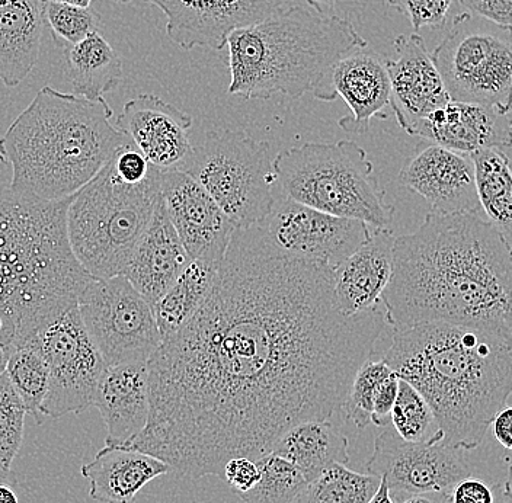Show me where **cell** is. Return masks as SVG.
<instances>
[{"instance_id":"6da1fadb","label":"cell","mask_w":512,"mask_h":503,"mask_svg":"<svg viewBox=\"0 0 512 503\" xmlns=\"http://www.w3.org/2000/svg\"><path fill=\"white\" fill-rule=\"evenodd\" d=\"M387 326L382 309L339 310L334 271L236 229L213 291L150 358V416L128 448L181 477L223 479L267 456L288 429L328 421Z\"/></svg>"},{"instance_id":"7a4b0ae2","label":"cell","mask_w":512,"mask_h":503,"mask_svg":"<svg viewBox=\"0 0 512 503\" xmlns=\"http://www.w3.org/2000/svg\"><path fill=\"white\" fill-rule=\"evenodd\" d=\"M382 303L393 331L450 323L512 345V253L479 213L430 211L415 233L396 237Z\"/></svg>"},{"instance_id":"3957f363","label":"cell","mask_w":512,"mask_h":503,"mask_svg":"<svg viewBox=\"0 0 512 503\" xmlns=\"http://www.w3.org/2000/svg\"><path fill=\"white\" fill-rule=\"evenodd\" d=\"M382 360L425 397L459 450L482 444L512 394L511 342L479 329L432 322L393 331Z\"/></svg>"},{"instance_id":"277c9868","label":"cell","mask_w":512,"mask_h":503,"mask_svg":"<svg viewBox=\"0 0 512 503\" xmlns=\"http://www.w3.org/2000/svg\"><path fill=\"white\" fill-rule=\"evenodd\" d=\"M72 198L46 203L22 197L12 188L11 168L0 158V345L6 351L32 341L78 306L94 280L67 239Z\"/></svg>"},{"instance_id":"5b68a950","label":"cell","mask_w":512,"mask_h":503,"mask_svg":"<svg viewBox=\"0 0 512 503\" xmlns=\"http://www.w3.org/2000/svg\"><path fill=\"white\" fill-rule=\"evenodd\" d=\"M112 115L105 98L91 101L41 88L0 137V158L11 168L12 188L46 203L75 197L133 143L112 126Z\"/></svg>"},{"instance_id":"8992f818","label":"cell","mask_w":512,"mask_h":503,"mask_svg":"<svg viewBox=\"0 0 512 503\" xmlns=\"http://www.w3.org/2000/svg\"><path fill=\"white\" fill-rule=\"evenodd\" d=\"M229 47V94L268 99L302 98L342 56L366 48L348 19L290 5L251 27L233 31Z\"/></svg>"},{"instance_id":"52a82bcc","label":"cell","mask_w":512,"mask_h":503,"mask_svg":"<svg viewBox=\"0 0 512 503\" xmlns=\"http://www.w3.org/2000/svg\"><path fill=\"white\" fill-rule=\"evenodd\" d=\"M159 169L130 184L107 163L67 208V239L80 267L96 280L123 274L152 221L160 195Z\"/></svg>"},{"instance_id":"ba28073f","label":"cell","mask_w":512,"mask_h":503,"mask_svg":"<svg viewBox=\"0 0 512 503\" xmlns=\"http://www.w3.org/2000/svg\"><path fill=\"white\" fill-rule=\"evenodd\" d=\"M274 169L278 191L290 200L373 229L392 226L395 205L387 204L366 150L351 140L283 150L275 156Z\"/></svg>"},{"instance_id":"9c48e42d","label":"cell","mask_w":512,"mask_h":503,"mask_svg":"<svg viewBox=\"0 0 512 503\" xmlns=\"http://www.w3.org/2000/svg\"><path fill=\"white\" fill-rule=\"evenodd\" d=\"M182 172L206 189L236 229L261 224L278 197L270 143L243 131L207 133Z\"/></svg>"},{"instance_id":"30bf717a","label":"cell","mask_w":512,"mask_h":503,"mask_svg":"<svg viewBox=\"0 0 512 503\" xmlns=\"http://www.w3.org/2000/svg\"><path fill=\"white\" fill-rule=\"evenodd\" d=\"M451 101L512 111V28L464 12L431 54Z\"/></svg>"},{"instance_id":"8fae6325","label":"cell","mask_w":512,"mask_h":503,"mask_svg":"<svg viewBox=\"0 0 512 503\" xmlns=\"http://www.w3.org/2000/svg\"><path fill=\"white\" fill-rule=\"evenodd\" d=\"M78 309L107 365L149 362L162 345L152 306L123 274L94 278L80 294Z\"/></svg>"},{"instance_id":"7c38bea8","label":"cell","mask_w":512,"mask_h":503,"mask_svg":"<svg viewBox=\"0 0 512 503\" xmlns=\"http://www.w3.org/2000/svg\"><path fill=\"white\" fill-rule=\"evenodd\" d=\"M32 342L46 358L50 373L44 416L59 419L94 406L96 389L107 364L85 328L78 306L57 317Z\"/></svg>"},{"instance_id":"4fadbf2b","label":"cell","mask_w":512,"mask_h":503,"mask_svg":"<svg viewBox=\"0 0 512 503\" xmlns=\"http://www.w3.org/2000/svg\"><path fill=\"white\" fill-rule=\"evenodd\" d=\"M258 226L278 251L332 271L373 232L363 221L331 216L281 194Z\"/></svg>"},{"instance_id":"5bb4252c","label":"cell","mask_w":512,"mask_h":503,"mask_svg":"<svg viewBox=\"0 0 512 503\" xmlns=\"http://www.w3.org/2000/svg\"><path fill=\"white\" fill-rule=\"evenodd\" d=\"M368 474L383 477L390 492L450 493L470 476L462 450L447 444L438 429L424 442H408L393 426L374 440V451L367 463Z\"/></svg>"},{"instance_id":"9a60e30c","label":"cell","mask_w":512,"mask_h":503,"mask_svg":"<svg viewBox=\"0 0 512 503\" xmlns=\"http://www.w3.org/2000/svg\"><path fill=\"white\" fill-rule=\"evenodd\" d=\"M165 14L176 46L222 50L233 31L251 27L286 8L290 0H144Z\"/></svg>"},{"instance_id":"2e32d148","label":"cell","mask_w":512,"mask_h":503,"mask_svg":"<svg viewBox=\"0 0 512 503\" xmlns=\"http://www.w3.org/2000/svg\"><path fill=\"white\" fill-rule=\"evenodd\" d=\"M160 194L191 259L222 264L236 227L222 208L187 172L160 173Z\"/></svg>"},{"instance_id":"e0dca14e","label":"cell","mask_w":512,"mask_h":503,"mask_svg":"<svg viewBox=\"0 0 512 503\" xmlns=\"http://www.w3.org/2000/svg\"><path fill=\"white\" fill-rule=\"evenodd\" d=\"M312 95L320 101H335L341 96L351 114L338 121L347 133L364 134L371 120H386L390 105V80L386 59L376 51L357 48L342 56L325 73Z\"/></svg>"},{"instance_id":"ac0fdd59","label":"cell","mask_w":512,"mask_h":503,"mask_svg":"<svg viewBox=\"0 0 512 503\" xmlns=\"http://www.w3.org/2000/svg\"><path fill=\"white\" fill-rule=\"evenodd\" d=\"M400 184L421 195L438 214L479 213L470 155L431 142L421 144L399 173Z\"/></svg>"},{"instance_id":"d6986e66","label":"cell","mask_w":512,"mask_h":503,"mask_svg":"<svg viewBox=\"0 0 512 503\" xmlns=\"http://www.w3.org/2000/svg\"><path fill=\"white\" fill-rule=\"evenodd\" d=\"M115 124L159 171H182L194 152L188 136L191 115L159 96L130 99Z\"/></svg>"},{"instance_id":"ffe728a7","label":"cell","mask_w":512,"mask_h":503,"mask_svg":"<svg viewBox=\"0 0 512 503\" xmlns=\"http://www.w3.org/2000/svg\"><path fill=\"white\" fill-rule=\"evenodd\" d=\"M393 47L398 57L386 59L390 107L399 126L411 136L416 124L451 99L421 35H399Z\"/></svg>"},{"instance_id":"44dd1931","label":"cell","mask_w":512,"mask_h":503,"mask_svg":"<svg viewBox=\"0 0 512 503\" xmlns=\"http://www.w3.org/2000/svg\"><path fill=\"white\" fill-rule=\"evenodd\" d=\"M94 406L107 426L108 447H126L142 434L150 416L149 365L121 362L107 365Z\"/></svg>"},{"instance_id":"7402d4cb","label":"cell","mask_w":512,"mask_h":503,"mask_svg":"<svg viewBox=\"0 0 512 503\" xmlns=\"http://www.w3.org/2000/svg\"><path fill=\"white\" fill-rule=\"evenodd\" d=\"M411 136L464 155L508 149L512 147V118L482 105L450 101L416 124Z\"/></svg>"},{"instance_id":"603a6c76","label":"cell","mask_w":512,"mask_h":503,"mask_svg":"<svg viewBox=\"0 0 512 503\" xmlns=\"http://www.w3.org/2000/svg\"><path fill=\"white\" fill-rule=\"evenodd\" d=\"M191 261L160 194L152 221L137 243L123 275L153 307Z\"/></svg>"},{"instance_id":"cb8c5ba5","label":"cell","mask_w":512,"mask_h":503,"mask_svg":"<svg viewBox=\"0 0 512 503\" xmlns=\"http://www.w3.org/2000/svg\"><path fill=\"white\" fill-rule=\"evenodd\" d=\"M395 239L390 229H373L366 242L334 269L336 303L344 315L382 309L392 278Z\"/></svg>"},{"instance_id":"d4e9b609","label":"cell","mask_w":512,"mask_h":503,"mask_svg":"<svg viewBox=\"0 0 512 503\" xmlns=\"http://www.w3.org/2000/svg\"><path fill=\"white\" fill-rule=\"evenodd\" d=\"M169 472V464L150 454L108 445L80 469L91 485L89 496L104 503H134L144 486Z\"/></svg>"},{"instance_id":"484cf974","label":"cell","mask_w":512,"mask_h":503,"mask_svg":"<svg viewBox=\"0 0 512 503\" xmlns=\"http://www.w3.org/2000/svg\"><path fill=\"white\" fill-rule=\"evenodd\" d=\"M44 21L40 0H0V82L15 88L40 59Z\"/></svg>"},{"instance_id":"4316f807","label":"cell","mask_w":512,"mask_h":503,"mask_svg":"<svg viewBox=\"0 0 512 503\" xmlns=\"http://www.w3.org/2000/svg\"><path fill=\"white\" fill-rule=\"evenodd\" d=\"M348 447L347 438L329 421H307L288 429L271 453L294 464L310 483L334 464L347 466Z\"/></svg>"},{"instance_id":"83f0119b","label":"cell","mask_w":512,"mask_h":503,"mask_svg":"<svg viewBox=\"0 0 512 503\" xmlns=\"http://www.w3.org/2000/svg\"><path fill=\"white\" fill-rule=\"evenodd\" d=\"M219 262L192 259L174 285L153 304L162 342L182 331L206 303L216 284Z\"/></svg>"},{"instance_id":"f1b7e54d","label":"cell","mask_w":512,"mask_h":503,"mask_svg":"<svg viewBox=\"0 0 512 503\" xmlns=\"http://www.w3.org/2000/svg\"><path fill=\"white\" fill-rule=\"evenodd\" d=\"M64 60L73 94L91 101L104 98L123 79L120 54L102 37L101 32H94L76 46L66 48Z\"/></svg>"},{"instance_id":"f546056e","label":"cell","mask_w":512,"mask_h":503,"mask_svg":"<svg viewBox=\"0 0 512 503\" xmlns=\"http://www.w3.org/2000/svg\"><path fill=\"white\" fill-rule=\"evenodd\" d=\"M470 158L480 208L512 253V162L499 149L478 150Z\"/></svg>"},{"instance_id":"4dcf8cb0","label":"cell","mask_w":512,"mask_h":503,"mask_svg":"<svg viewBox=\"0 0 512 503\" xmlns=\"http://www.w3.org/2000/svg\"><path fill=\"white\" fill-rule=\"evenodd\" d=\"M5 373L15 392L21 397L27 415L34 419L35 424L43 425L47 419L43 413V405L50 373L46 358L41 354L38 345L31 341L8 351Z\"/></svg>"},{"instance_id":"1f68e13d","label":"cell","mask_w":512,"mask_h":503,"mask_svg":"<svg viewBox=\"0 0 512 503\" xmlns=\"http://www.w3.org/2000/svg\"><path fill=\"white\" fill-rule=\"evenodd\" d=\"M382 477L352 472L334 464L307 483L296 503H367L379 489Z\"/></svg>"},{"instance_id":"d6a6232c","label":"cell","mask_w":512,"mask_h":503,"mask_svg":"<svg viewBox=\"0 0 512 503\" xmlns=\"http://www.w3.org/2000/svg\"><path fill=\"white\" fill-rule=\"evenodd\" d=\"M256 464L259 480L248 492L239 493L243 503H294L307 486L300 470L277 454H267Z\"/></svg>"},{"instance_id":"836d02e7","label":"cell","mask_w":512,"mask_h":503,"mask_svg":"<svg viewBox=\"0 0 512 503\" xmlns=\"http://www.w3.org/2000/svg\"><path fill=\"white\" fill-rule=\"evenodd\" d=\"M40 3L44 27L50 31L54 44L63 50L76 46L88 35L99 32L102 27V16L95 9L80 8L53 0H40Z\"/></svg>"},{"instance_id":"e575fe53","label":"cell","mask_w":512,"mask_h":503,"mask_svg":"<svg viewBox=\"0 0 512 503\" xmlns=\"http://www.w3.org/2000/svg\"><path fill=\"white\" fill-rule=\"evenodd\" d=\"M390 424L399 437L408 442L428 441L438 431L434 412L425 397L402 378H399V392Z\"/></svg>"},{"instance_id":"d590c367","label":"cell","mask_w":512,"mask_h":503,"mask_svg":"<svg viewBox=\"0 0 512 503\" xmlns=\"http://www.w3.org/2000/svg\"><path fill=\"white\" fill-rule=\"evenodd\" d=\"M392 374V368L383 360H367L358 368L341 406L345 418L358 429L367 428L371 424L376 394Z\"/></svg>"},{"instance_id":"8d00e7d4","label":"cell","mask_w":512,"mask_h":503,"mask_svg":"<svg viewBox=\"0 0 512 503\" xmlns=\"http://www.w3.org/2000/svg\"><path fill=\"white\" fill-rule=\"evenodd\" d=\"M25 410L6 373L0 374V466L11 470L24 440Z\"/></svg>"},{"instance_id":"74e56055","label":"cell","mask_w":512,"mask_h":503,"mask_svg":"<svg viewBox=\"0 0 512 503\" xmlns=\"http://www.w3.org/2000/svg\"><path fill=\"white\" fill-rule=\"evenodd\" d=\"M387 3L409 19L414 31L443 30L454 0H387Z\"/></svg>"},{"instance_id":"f35d334b","label":"cell","mask_w":512,"mask_h":503,"mask_svg":"<svg viewBox=\"0 0 512 503\" xmlns=\"http://www.w3.org/2000/svg\"><path fill=\"white\" fill-rule=\"evenodd\" d=\"M222 480L238 493L248 492L258 483V464L251 458H232L224 464Z\"/></svg>"},{"instance_id":"ab89813d","label":"cell","mask_w":512,"mask_h":503,"mask_svg":"<svg viewBox=\"0 0 512 503\" xmlns=\"http://www.w3.org/2000/svg\"><path fill=\"white\" fill-rule=\"evenodd\" d=\"M470 14L512 28V0H459Z\"/></svg>"},{"instance_id":"60d3db41","label":"cell","mask_w":512,"mask_h":503,"mask_svg":"<svg viewBox=\"0 0 512 503\" xmlns=\"http://www.w3.org/2000/svg\"><path fill=\"white\" fill-rule=\"evenodd\" d=\"M495 493L488 483L475 477L460 480L448 493V503H495Z\"/></svg>"},{"instance_id":"b9f144b4","label":"cell","mask_w":512,"mask_h":503,"mask_svg":"<svg viewBox=\"0 0 512 503\" xmlns=\"http://www.w3.org/2000/svg\"><path fill=\"white\" fill-rule=\"evenodd\" d=\"M399 392V377L393 371L392 376L380 386L379 392L374 399L373 415H371V424L376 426H389L390 415H392L393 406H395L396 397Z\"/></svg>"},{"instance_id":"7bdbcfd3","label":"cell","mask_w":512,"mask_h":503,"mask_svg":"<svg viewBox=\"0 0 512 503\" xmlns=\"http://www.w3.org/2000/svg\"><path fill=\"white\" fill-rule=\"evenodd\" d=\"M495 440L505 448L512 450V406H505L496 413L492 421Z\"/></svg>"},{"instance_id":"ee69618b","label":"cell","mask_w":512,"mask_h":503,"mask_svg":"<svg viewBox=\"0 0 512 503\" xmlns=\"http://www.w3.org/2000/svg\"><path fill=\"white\" fill-rule=\"evenodd\" d=\"M403 503H448V493H419L409 495Z\"/></svg>"},{"instance_id":"f6af8a7d","label":"cell","mask_w":512,"mask_h":503,"mask_svg":"<svg viewBox=\"0 0 512 503\" xmlns=\"http://www.w3.org/2000/svg\"><path fill=\"white\" fill-rule=\"evenodd\" d=\"M315 12H318L320 15H329L332 11H334L336 3L339 0H306Z\"/></svg>"},{"instance_id":"bcb514c9","label":"cell","mask_w":512,"mask_h":503,"mask_svg":"<svg viewBox=\"0 0 512 503\" xmlns=\"http://www.w3.org/2000/svg\"><path fill=\"white\" fill-rule=\"evenodd\" d=\"M367 503H395L393 502L392 495H390L389 486H387L386 480H384L383 477L382 482H380L379 489H377L373 498H371Z\"/></svg>"},{"instance_id":"7dc6e473","label":"cell","mask_w":512,"mask_h":503,"mask_svg":"<svg viewBox=\"0 0 512 503\" xmlns=\"http://www.w3.org/2000/svg\"><path fill=\"white\" fill-rule=\"evenodd\" d=\"M0 503H19L14 486L0 483Z\"/></svg>"},{"instance_id":"c3c4849f","label":"cell","mask_w":512,"mask_h":503,"mask_svg":"<svg viewBox=\"0 0 512 503\" xmlns=\"http://www.w3.org/2000/svg\"><path fill=\"white\" fill-rule=\"evenodd\" d=\"M0 483L15 486L16 483H18V480H16L15 474L12 470L5 469V467L0 466Z\"/></svg>"},{"instance_id":"681fc988","label":"cell","mask_w":512,"mask_h":503,"mask_svg":"<svg viewBox=\"0 0 512 503\" xmlns=\"http://www.w3.org/2000/svg\"><path fill=\"white\" fill-rule=\"evenodd\" d=\"M504 498L508 503H512V464L508 469L507 480H505Z\"/></svg>"},{"instance_id":"f907efd6","label":"cell","mask_w":512,"mask_h":503,"mask_svg":"<svg viewBox=\"0 0 512 503\" xmlns=\"http://www.w3.org/2000/svg\"><path fill=\"white\" fill-rule=\"evenodd\" d=\"M53 2L66 3V5L80 6V8H91L92 0H53Z\"/></svg>"},{"instance_id":"816d5d0a","label":"cell","mask_w":512,"mask_h":503,"mask_svg":"<svg viewBox=\"0 0 512 503\" xmlns=\"http://www.w3.org/2000/svg\"><path fill=\"white\" fill-rule=\"evenodd\" d=\"M8 364V351L0 345V374L5 373Z\"/></svg>"},{"instance_id":"f5cc1de1","label":"cell","mask_w":512,"mask_h":503,"mask_svg":"<svg viewBox=\"0 0 512 503\" xmlns=\"http://www.w3.org/2000/svg\"><path fill=\"white\" fill-rule=\"evenodd\" d=\"M495 503H508L507 501H505V498L504 496H502L501 499H498V501H495Z\"/></svg>"},{"instance_id":"db71d44e","label":"cell","mask_w":512,"mask_h":503,"mask_svg":"<svg viewBox=\"0 0 512 503\" xmlns=\"http://www.w3.org/2000/svg\"><path fill=\"white\" fill-rule=\"evenodd\" d=\"M114 2H118V3H128V2H131V0H114Z\"/></svg>"}]
</instances>
